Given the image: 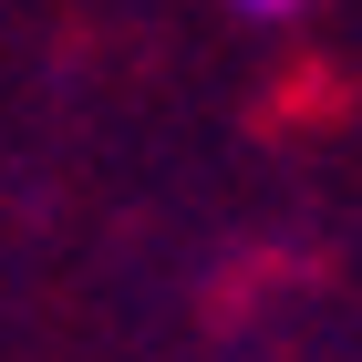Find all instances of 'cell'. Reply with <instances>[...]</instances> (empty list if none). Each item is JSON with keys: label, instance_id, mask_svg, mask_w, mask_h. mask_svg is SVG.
Returning a JSON list of instances; mask_svg holds the SVG:
<instances>
[{"label": "cell", "instance_id": "obj_1", "mask_svg": "<svg viewBox=\"0 0 362 362\" xmlns=\"http://www.w3.org/2000/svg\"><path fill=\"white\" fill-rule=\"evenodd\" d=\"M218 11H238V21H259V31H279V21H300L310 0H218Z\"/></svg>", "mask_w": 362, "mask_h": 362}]
</instances>
